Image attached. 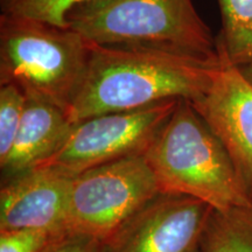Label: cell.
Listing matches in <instances>:
<instances>
[{
  "mask_svg": "<svg viewBox=\"0 0 252 252\" xmlns=\"http://www.w3.org/2000/svg\"><path fill=\"white\" fill-rule=\"evenodd\" d=\"M219 61L168 50L91 45L86 76L65 110L71 124L106 113L138 110L168 99L194 100Z\"/></svg>",
  "mask_w": 252,
  "mask_h": 252,
  "instance_id": "6da1fadb",
  "label": "cell"
},
{
  "mask_svg": "<svg viewBox=\"0 0 252 252\" xmlns=\"http://www.w3.org/2000/svg\"><path fill=\"white\" fill-rule=\"evenodd\" d=\"M143 157L162 194L197 198L216 212L252 206L225 147L187 99L179 100Z\"/></svg>",
  "mask_w": 252,
  "mask_h": 252,
  "instance_id": "7a4b0ae2",
  "label": "cell"
},
{
  "mask_svg": "<svg viewBox=\"0 0 252 252\" xmlns=\"http://www.w3.org/2000/svg\"><path fill=\"white\" fill-rule=\"evenodd\" d=\"M67 27L94 45L220 60L216 39L191 0H93L72 9Z\"/></svg>",
  "mask_w": 252,
  "mask_h": 252,
  "instance_id": "3957f363",
  "label": "cell"
},
{
  "mask_svg": "<svg viewBox=\"0 0 252 252\" xmlns=\"http://www.w3.org/2000/svg\"><path fill=\"white\" fill-rule=\"evenodd\" d=\"M91 45L69 27L0 15V84L65 110L86 76Z\"/></svg>",
  "mask_w": 252,
  "mask_h": 252,
  "instance_id": "277c9868",
  "label": "cell"
},
{
  "mask_svg": "<svg viewBox=\"0 0 252 252\" xmlns=\"http://www.w3.org/2000/svg\"><path fill=\"white\" fill-rule=\"evenodd\" d=\"M159 194L143 156L88 169L71 178L65 231L105 242Z\"/></svg>",
  "mask_w": 252,
  "mask_h": 252,
  "instance_id": "5b68a950",
  "label": "cell"
},
{
  "mask_svg": "<svg viewBox=\"0 0 252 252\" xmlns=\"http://www.w3.org/2000/svg\"><path fill=\"white\" fill-rule=\"evenodd\" d=\"M180 99L138 110L106 113L72 125L62 146L36 168H53L68 176L132 156H143L168 121Z\"/></svg>",
  "mask_w": 252,
  "mask_h": 252,
  "instance_id": "8992f818",
  "label": "cell"
},
{
  "mask_svg": "<svg viewBox=\"0 0 252 252\" xmlns=\"http://www.w3.org/2000/svg\"><path fill=\"white\" fill-rule=\"evenodd\" d=\"M213 210L197 198L161 193L103 242V252H200Z\"/></svg>",
  "mask_w": 252,
  "mask_h": 252,
  "instance_id": "52a82bcc",
  "label": "cell"
},
{
  "mask_svg": "<svg viewBox=\"0 0 252 252\" xmlns=\"http://www.w3.org/2000/svg\"><path fill=\"white\" fill-rule=\"evenodd\" d=\"M219 55L206 90L189 102L225 147L252 196V83Z\"/></svg>",
  "mask_w": 252,
  "mask_h": 252,
  "instance_id": "ba28073f",
  "label": "cell"
},
{
  "mask_svg": "<svg viewBox=\"0 0 252 252\" xmlns=\"http://www.w3.org/2000/svg\"><path fill=\"white\" fill-rule=\"evenodd\" d=\"M70 186L71 176L45 167L6 180L0 191V231L65 232Z\"/></svg>",
  "mask_w": 252,
  "mask_h": 252,
  "instance_id": "9c48e42d",
  "label": "cell"
},
{
  "mask_svg": "<svg viewBox=\"0 0 252 252\" xmlns=\"http://www.w3.org/2000/svg\"><path fill=\"white\" fill-rule=\"evenodd\" d=\"M72 128L67 113L54 104L27 97L26 109L11 152L0 162L6 180L30 172L58 151Z\"/></svg>",
  "mask_w": 252,
  "mask_h": 252,
  "instance_id": "30bf717a",
  "label": "cell"
},
{
  "mask_svg": "<svg viewBox=\"0 0 252 252\" xmlns=\"http://www.w3.org/2000/svg\"><path fill=\"white\" fill-rule=\"evenodd\" d=\"M222 31L217 50L238 68L252 64V0H217Z\"/></svg>",
  "mask_w": 252,
  "mask_h": 252,
  "instance_id": "8fae6325",
  "label": "cell"
},
{
  "mask_svg": "<svg viewBox=\"0 0 252 252\" xmlns=\"http://www.w3.org/2000/svg\"><path fill=\"white\" fill-rule=\"evenodd\" d=\"M200 252H252V206L213 210Z\"/></svg>",
  "mask_w": 252,
  "mask_h": 252,
  "instance_id": "7c38bea8",
  "label": "cell"
},
{
  "mask_svg": "<svg viewBox=\"0 0 252 252\" xmlns=\"http://www.w3.org/2000/svg\"><path fill=\"white\" fill-rule=\"evenodd\" d=\"M27 96L14 84H0V162L11 152L20 128Z\"/></svg>",
  "mask_w": 252,
  "mask_h": 252,
  "instance_id": "4fadbf2b",
  "label": "cell"
},
{
  "mask_svg": "<svg viewBox=\"0 0 252 252\" xmlns=\"http://www.w3.org/2000/svg\"><path fill=\"white\" fill-rule=\"evenodd\" d=\"M93 0H0L1 13L27 17L67 27V17L74 8Z\"/></svg>",
  "mask_w": 252,
  "mask_h": 252,
  "instance_id": "5bb4252c",
  "label": "cell"
},
{
  "mask_svg": "<svg viewBox=\"0 0 252 252\" xmlns=\"http://www.w3.org/2000/svg\"><path fill=\"white\" fill-rule=\"evenodd\" d=\"M54 236L46 230H5L0 231V252H41Z\"/></svg>",
  "mask_w": 252,
  "mask_h": 252,
  "instance_id": "9a60e30c",
  "label": "cell"
},
{
  "mask_svg": "<svg viewBox=\"0 0 252 252\" xmlns=\"http://www.w3.org/2000/svg\"><path fill=\"white\" fill-rule=\"evenodd\" d=\"M41 252H103V242L91 236L65 231L54 236Z\"/></svg>",
  "mask_w": 252,
  "mask_h": 252,
  "instance_id": "2e32d148",
  "label": "cell"
},
{
  "mask_svg": "<svg viewBox=\"0 0 252 252\" xmlns=\"http://www.w3.org/2000/svg\"><path fill=\"white\" fill-rule=\"evenodd\" d=\"M239 69H241V71L243 72L244 76L252 83V64L247 65V67H243V68H239Z\"/></svg>",
  "mask_w": 252,
  "mask_h": 252,
  "instance_id": "e0dca14e",
  "label": "cell"
}]
</instances>
